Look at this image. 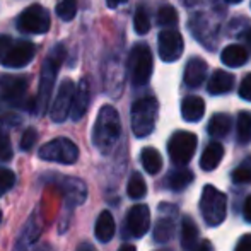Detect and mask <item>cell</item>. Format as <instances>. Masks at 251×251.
Instances as JSON below:
<instances>
[{
    "mask_svg": "<svg viewBox=\"0 0 251 251\" xmlns=\"http://www.w3.org/2000/svg\"><path fill=\"white\" fill-rule=\"evenodd\" d=\"M120 135H122V122H120L118 111L109 104L102 106L98 113L93 130L94 146L102 154H109L118 144Z\"/></svg>",
    "mask_w": 251,
    "mask_h": 251,
    "instance_id": "cell-1",
    "label": "cell"
},
{
    "mask_svg": "<svg viewBox=\"0 0 251 251\" xmlns=\"http://www.w3.org/2000/svg\"><path fill=\"white\" fill-rule=\"evenodd\" d=\"M65 47L63 45H56L55 48L50 51V55L45 58L43 67H41V80H40V91H38L36 101H34L33 111L38 115H43L47 113L48 106H50L53 86H55L56 75H58L60 65L65 60Z\"/></svg>",
    "mask_w": 251,
    "mask_h": 251,
    "instance_id": "cell-2",
    "label": "cell"
},
{
    "mask_svg": "<svg viewBox=\"0 0 251 251\" xmlns=\"http://www.w3.org/2000/svg\"><path fill=\"white\" fill-rule=\"evenodd\" d=\"M159 102L154 96H144L132 104V130L137 137H147L154 132Z\"/></svg>",
    "mask_w": 251,
    "mask_h": 251,
    "instance_id": "cell-3",
    "label": "cell"
},
{
    "mask_svg": "<svg viewBox=\"0 0 251 251\" xmlns=\"http://www.w3.org/2000/svg\"><path fill=\"white\" fill-rule=\"evenodd\" d=\"M36 47L31 41H14L9 36H0V63L10 69H21L34 58Z\"/></svg>",
    "mask_w": 251,
    "mask_h": 251,
    "instance_id": "cell-4",
    "label": "cell"
},
{
    "mask_svg": "<svg viewBox=\"0 0 251 251\" xmlns=\"http://www.w3.org/2000/svg\"><path fill=\"white\" fill-rule=\"evenodd\" d=\"M200 210L207 226H210V227L221 226L226 219V214H227V197L215 186H203L200 199Z\"/></svg>",
    "mask_w": 251,
    "mask_h": 251,
    "instance_id": "cell-5",
    "label": "cell"
},
{
    "mask_svg": "<svg viewBox=\"0 0 251 251\" xmlns=\"http://www.w3.org/2000/svg\"><path fill=\"white\" fill-rule=\"evenodd\" d=\"M152 70H154V60H152L151 48L146 43L135 45L128 58V72L133 86H146L152 75Z\"/></svg>",
    "mask_w": 251,
    "mask_h": 251,
    "instance_id": "cell-6",
    "label": "cell"
},
{
    "mask_svg": "<svg viewBox=\"0 0 251 251\" xmlns=\"http://www.w3.org/2000/svg\"><path fill=\"white\" fill-rule=\"evenodd\" d=\"M197 144L199 140H197L195 133L185 132V130H178L173 133L168 142V152L173 164H176L178 168L188 164L197 151Z\"/></svg>",
    "mask_w": 251,
    "mask_h": 251,
    "instance_id": "cell-7",
    "label": "cell"
},
{
    "mask_svg": "<svg viewBox=\"0 0 251 251\" xmlns=\"http://www.w3.org/2000/svg\"><path fill=\"white\" fill-rule=\"evenodd\" d=\"M50 14L40 3L26 7L17 17V29L24 34H43L50 29Z\"/></svg>",
    "mask_w": 251,
    "mask_h": 251,
    "instance_id": "cell-8",
    "label": "cell"
},
{
    "mask_svg": "<svg viewBox=\"0 0 251 251\" xmlns=\"http://www.w3.org/2000/svg\"><path fill=\"white\" fill-rule=\"evenodd\" d=\"M40 157L43 161L58 162V164H74L79 157V149L70 139L58 137V139H53L41 147Z\"/></svg>",
    "mask_w": 251,
    "mask_h": 251,
    "instance_id": "cell-9",
    "label": "cell"
},
{
    "mask_svg": "<svg viewBox=\"0 0 251 251\" xmlns=\"http://www.w3.org/2000/svg\"><path fill=\"white\" fill-rule=\"evenodd\" d=\"M27 79L23 75H0V93L9 104L17 108H31L27 101Z\"/></svg>",
    "mask_w": 251,
    "mask_h": 251,
    "instance_id": "cell-10",
    "label": "cell"
},
{
    "mask_svg": "<svg viewBox=\"0 0 251 251\" xmlns=\"http://www.w3.org/2000/svg\"><path fill=\"white\" fill-rule=\"evenodd\" d=\"M151 227V210L147 205H133L128 210L123 224V234L126 238H142Z\"/></svg>",
    "mask_w": 251,
    "mask_h": 251,
    "instance_id": "cell-11",
    "label": "cell"
},
{
    "mask_svg": "<svg viewBox=\"0 0 251 251\" xmlns=\"http://www.w3.org/2000/svg\"><path fill=\"white\" fill-rule=\"evenodd\" d=\"M74 94H75V84L70 79L62 80V84H60V87H58V93H56V98L50 108V116L53 122L62 123L69 118Z\"/></svg>",
    "mask_w": 251,
    "mask_h": 251,
    "instance_id": "cell-12",
    "label": "cell"
},
{
    "mask_svg": "<svg viewBox=\"0 0 251 251\" xmlns=\"http://www.w3.org/2000/svg\"><path fill=\"white\" fill-rule=\"evenodd\" d=\"M183 38L176 29H164L159 33V56L164 62H176L183 53Z\"/></svg>",
    "mask_w": 251,
    "mask_h": 251,
    "instance_id": "cell-13",
    "label": "cell"
},
{
    "mask_svg": "<svg viewBox=\"0 0 251 251\" xmlns=\"http://www.w3.org/2000/svg\"><path fill=\"white\" fill-rule=\"evenodd\" d=\"M162 217L157 221L154 227V239L157 243H168L171 239L173 232H175V215H176V207L175 205L162 203L161 205Z\"/></svg>",
    "mask_w": 251,
    "mask_h": 251,
    "instance_id": "cell-14",
    "label": "cell"
},
{
    "mask_svg": "<svg viewBox=\"0 0 251 251\" xmlns=\"http://www.w3.org/2000/svg\"><path fill=\"white\" fill-rule=\"evenodd\" d=\"M91 102V86L89 80L82 79L79 82V86L75 87V94L72 100V108H70V118L74 122H79L84 115H86L87 108Z\"/></svg>",
    "mask_w": 251,
    "mask_h": 251,
    "instance_id": "cell-15",
    "label": "cell"
},
{
    "mask_svg": "<svg viewBox=\"0 0 251 251\" xmlns=\"http://www.w3.org/2000/svg\"><path fill=\"white\" fill-rule=\"evenodd\" d=\"M62 190H63V195H65L67 203H70L72 207L74 205L84 203V200L87 197L86 183L79 178H63Z\"/></svg>",
    "mask_w": 251,
    "mask_h": 251,
    "instance_id": "cell-16",
    "label": "cell"
},
{
    "mask_svg": "<svg viewBox=\"0 0 251 251\" xmlns=\"http://www.w3.org/2000/svg\"><path fill=\"white\" fill-rule=\"evenodd\" d=\"M185 84L188 87H200L201 82L207 77V62L205 60L199 58V56H193V58L188 60L185 69Z\"/></svg>",
    "mask_w": 251,
    "mask_h": 251,
    "instance_id": "cell-17",
    "label": "cell"
},
{
    "mask_svg": "<svg viewBox=\"0 0 251 251\" xmlns=\"http://www.w3.org/2000/svg\"><path fill=\"white\" fill-rule=\"evenodd\" d=\"M232 87H234V75L226 72V70H215L207 84V91L215 96L229 93Z\"/></svg>",
    "mask_w": 251,
    "mask_h": 251,
    "instance_id": "cell-18",
    "label": "cell"
},
{
    "mask_svg": "<svg viewBox=\"0 0 251 251\" xmlns=\"http://www.w3.org/2000/svg\"><path fill=\"white\" fill-rule=\"evenodd\" d=\"M205 113V102L199 96H186L181 102V116L185 122L195 123Z\"/></svg>",
    "mask_w": 251,
    "mask_h": 251,
    "instance_id": "cell-19",
    "label": "cell"
},
{
    "mask_svg": "<svg viewBox=\"0 0 251 251\" xmlns=\"http://www.w3.org/2000/svg\"><path fill=\"white\" fill-rule=\"evenodd\" d=\"M222 157H224V147H222V144L210 142L205 147L203 154L200 157V168L203 171H214L221 164Z\"/></svg>",
    "mask_w": 251,
    "mask_h": 251,
    "instance_id": "cell-20",
    "label": "cell"
},
{
    "mask_svg": "<svg viewBox=\"0 0 251 251\" xmlns=\"http://www.w3.org/2000/svg\"><path fill=\"white\" fill-rule=\"evenodd\" d=\"M250 58V53L246 51L245 47H241V45H229V47H226L224 50L221 53V60L224 65L227 67H241L245 65L246 62H248Z\"/></svg>",
    "mask_w": 251,
    "mask_h": 251,
    "instance_id": "cell-21",
    "label": "cell"
},
{
    "mask_svg": "<svg viewBox=\"0 0 251 251\" xmlns=\"http://www.w3.org/2000/svg\"><path fill=\"white\" fill-rule=\"evenodd\" d=\"M193 178H195V176H193V173L190 171L188 168H178L168 175V178H166V186H168L169 190H173V192H181L186 186L192 185Z\"/></svg>",
    "mask_w": 251,
    "mask_h": 251,
    "instance_id": "cell-22",
    "label": "cell"
},
{
    "mask_svg": "<svg viewBox=\"0 0 251 251\" xmlns=\"http://www.w3.org/2000/svg\"><path fill=\"white\" fill-rule=\"evenodd\" d=\"M94 232H96V238L100 239L101 243L111 241V238L115 236V219H113L111 212H108V210L101 212L96 221Z\"/></svg>",
    "mask_w": 251,
    "mask_h": 251,
    "instance_id": "cell-23",
    "label": "cell"
},
{
    "mask_svg": "<svg viewBox=\"0 0 251 251\" xmlns=\"http://www.w3.org/2000/svg\"><path fill=\"white\" fill-rule=\"evenodd\" d=\"M208 135L214 137V139H222L229 133L231 130V116L226 115V113H217L210 118L208 122Z\"/></svg>",
    "mask_w": 251,
    "mask_h": 251,
    "instance_id": "cell-24",
    "label": "cell"
},
{
    "mask_svg": "<svg viewBox=\"0 0 251 251\" xmlns=\"http://www.w3.org/2000/svg\"><path fill=\"white\" fill-rule=\"evenodd\" d=\"M197 245H199V227L192 217H185L181 226V246L185 250H193Z\"/></svg>",
    "mask_w": 251,
    "mask_h": 251,
    "instance_id": "cell-25",
    "label": "cell"
},
{
    "mask_svg": "<svg viewBox=\"0 0 251 251\" xmlns=\"http://www.w3.org/2000/svg\"><path fill=\"white\" fill-rule=\"evenodd\" d=\"M140 162H142L144 169L149 175H157L162 169V157L159 154V151H155L154 147H146L140 154Z\"/></svg>",
    "mask_w": 251,
    "mask_h": 251,
    "instance_id": "cell-26",
    "label": "cell"
},
{
    "mask_svg": "<svg viewBox=\"0 0 251 251\" xmlns=\"http://www.w3.org/2000/svg\"><path fill=\"white\" fill-rule=\"evenodd\" d=\"M157 24L166 29H175V26L178 24V12L175 10V7L169 3H162L157 9Z\"/></svg>",
    "mask_w": 251,
    "mask_h": 251,
    "instance_id": "cell-27",
    "label": "cell"
},
{
    "mask_svg": "<svg viewBox=\"0 0 251 251\" xmlns=\"http://www.w3.org/2000/svg\"><path fill=\"white\" fill-rule=\"evenodd\" d=\"M126 193H128L130 199H142V197L147 193V185H146V181H144L140 173H133V175L130 176L128 186H126Z\"/></svg>",
    "mask_w": 251,
    "mask_h": 251,
    "instance_id": "cell-28",
    "label": "cell"
},
{
    "mask_svg": "<svg viewBox=\"0 0 251 251\" xmlns=\"http://www.w3.org/2000/svg\"><path fill=\"white\" fill-rule=\"evenodd\" d=\"M238 140L241 144L251 142V113L241 111L238 116Z\"/></svg>",
    "mask_w": 251,
    "mask_h": 251,
    "instance_id": "cell-29",
    "label": "cell"
},
{
    "mask_svg": "<svg viewBox=\"0 0 251 251\" xmlns=\"http://www.w3.org/2000/svg\"><path fill=\"white\" fill-rule=\"evenodd\" d=\"M133 27H135L137 34H147L151 29V17L149 12L144 5H139L133 16Z\"/></svg>",
    "mask_w": 251,
    "mask_h": 251,
    "instance_id": "cell-30",
    "label": "cell"
},
{
    "mask_svg": "<svg viewBox=\"0 0 251 251\" xmlns=\"http://www.w3.org/2000/svg\"><path fill=\"white\" fill-rule=\"evenodd\" d=\"M231 176H232V181L238 183V185H248V183H251V157L246 159L245 162H241L232 171Z\"/></svg>",
    "mask_w": 251,
    "mask_h": 251,
    "instance_id": "cell-31",
    "label": "cell"
},
{
    "mask_svg": "<svg viewBox=\"0 0 251 251\" xmlns=\"http://www.w3.org/2000/svg\"><path fill=\"white\" fill-rule=\"evenodd\" d=\"M77 14V0H60L56 5V16L62 21H72Z\"/></svg>",
    "mask_w": 251,
    "mask_h": 251,
    "instance_id": "cell-32",
    "label": "cell"
},
{
    "mask_svg": "<svg viewBox=\"0 0 251 251\" xmlns=\"http://www.w3.org/2000/svg\"><path fill=\"white\" fill-rule=\"evenodd\" d=\"M14 183H16V175L10 169L0 168V197L9 192L14 186Z\"/></svg>",
    "mask_w": 251,
    "mask_h": 251,
    "instance_id": "cell-33",
    "label": "cell"
},
{
    "mask_svg": "<svg viewBox=\"0 0 251 251\" xmlns=\"http://www.w3.org/2000/svg\"><path fill=\"white\" fill-rule=\"evenodd\" d=\"M12 144L3 130H0V161H10L12 159Z\"/></svg>",
    "mask_w": 251,
    "mask_h": 251,
    "instance_id": "cell-34",
    "label": "cell"
},
{
    "mask_svg": "<svg viewBox=\"0 0 251 251\" xmlns=\"http://www.w3.org/2000/svg\"><path fill=\"white\" fill-rule=\"evenodd\" d=\"M38 140V132L34 128H27L21 137V149L23 151H31L34 147Z\"/></svg>",
    "mask_w": 251,
    "mask_h": 251,
    "instance_id": "cell-35",
    "label": "cell"
},
{
    "mask_svg": "<svg viewBox=\"0 0 251 251\" xmlns=\"http://www.w3.org/2000/svg\"><path fill=\"white\" fill-rule=\"evenodd\" d=\"M239 96L245 101H251V74L243 79L241 86H239Z\"/></svg>",
    "mask_w": 251,
    "mask_h": 251,
    "instance_id": "cell-36",
    "label": "cell"
},
{
    "mask_svg": "<svg viewBox=\"0 0 251 251\" xmlns=\"http://www.w3.org/2000/svg\"><path fill=\"white\" fill-rule=\"evenodd\" d=\"M236 251H251V234H245L239 239Z\"/></svg>",
    "mask_w": 251,
    "mask_h": 251,
    "instance_id": "cell-37",
    "label": "cell"
},
{
    "mask_svg": "<svg viewBox=\"0 0 251 251\" xmlns=\"http://www.w3.org/2000/svg\"><path fill=\"white\" fill-rule=\"evenodd\" d=\"M243 215H245V221L251 224V195L245 200V207H243Z\"/></svg>",
    "mask_w": 251,
    "mask_h": 251,
    "instance_id": "cell-38",
    "label": "cell"
},
{
    "mask_svg": "<svg viewBox=\"0 0 251 251\" xmlns=\"http://www.w3.org/2000/svg\"><path fill=\"white\" fill-rule=\"evenodd\" d=\"M193 251H212V245L208 239H203V241H200V245L195 246V250Z\"/></svg>",
    "mask_w": 251,
    "mask_h": 251,
    "instance_id": "cell-39",
    "label": "cell"
},
{
    "mask_svg": "<svg viewBox=\"0 0 251 251\" xmlns=\"http://www.w3.org/2000/svg\"><path fill=\"white\" fill-rule=\"evenodd\" d=\"M128 0H106V3H108V7H111V9H116V7L123 5V3H126Z\"/></svg>",
    "mask_w": 251,
    "mask_h": 251,
    "instance_id": "cell-40",
    "label": "cell"
},
{
    "mask_svg": "<svg viewBox=\"0 0 251 251\" xmlns=\"http://www.w3.org/2000/svg\"><path fill=\"white\" fill-rule=\"evenodd\" d=\"M243 38H245V41H246V43H248V47L251 48V27H250L248 31H246L245 34H243Z\"/></svg>",
    "mask_w": 251,
    "mask_h": 251,
    "instance_id": "cell-41",
    "label": "cell"
},
{
    "mask_svg": "<svg viewBox=\"0 0 251 251\" xmlns=\"http://www.w3.org/2000/svg\"><path fill=\"white\" fill-rule=\"evenodd\" d=\"M118 251H137V250H135V246H132V245H123Z\"/></svg>",
    "mask_w": 251,
    "mask_h": 251,
    "instance_id": "cell-42",
    "label": "cell"
},
{
    "mask_svg": "<svg viewBox=\"0 0 251 251\" xmlns=\"http://www.w3.org/2000/svg\"><path fill=\"white\" fill-rule=\"evenodd\" d=\"M33 251H51V248L48 245H43V246H36Z\"/></svg>",
    "mask_w": 251,
    "mask_h": 251,
    "instance_id": "cell-43",
    "label": "cell"
},
{
    "mask_svg": "<svg viewBox=\"0 0 251 251\" xmlns=\"http://www.w3.org/2000/svg\"><path fill=\"white\" fill-rule=\"evenodd\" d=\"M227 3H239V2H243V0H226Z\"/></svg>",
    "mask_w": 251,
    "mask_h": 251,
    "instance_id": "cell-44",
    "label": "cell"
},
{
    "mask_svg": "<svg viewBox=\"0 0 251 251\" xmlns=\"http://www.w3.org/2000/svg\"><path fill=\"white\" fill-rule=\"evenodd\" d=\"M0 222H2V212H0Z\"/></svg>",
    "mask_w": 251,
    "mask_h": 251,
    "instance_id": "cell-45",
    "label": "cell"
}]
</instances>
